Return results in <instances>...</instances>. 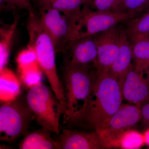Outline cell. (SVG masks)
<instances>
[{
  "label": "cell",
  "mask_w": 149,
  "mask_h": 149,
  "mask_svg": "<svg viewBox=\"0 0 149 149\" xmlns=\"http://www.w3.org/2000/svg\"><path fill=\"white\" fill-rule=\"evenodd\" d=\"M123 99L119 81L109 72H97L85 110L74 123L96 132L101 130L121 106Z\"/></svg>",
  "instance_id": "cell-1"
},
{
  "label": "cell",
  "mask_w": 149,
  "mask_h": 149,
  "mask_svg": "<svg viewBox=\"0 0 149 149\" xmlns=\"http://www.w3.org/2000/svg\"><path fill=\"white\" fill-rule=\"evenodd\" d=\"M26 26L29 35L28 45L35 51L39 65L65 112L64 86L58 74L56 62V52L53 43L43 28L35 11L29 12Z\"/></svg>",
  "instance_id": "cell-2"
},
{
  "label": "cell",
  "mask_w": 149,
  "mask_h": 149,
  "mask_svg": "<svg viewBox=\"0 0 149 149\" xmlns=\"http://www.w3.org/2000/svg\"><path fill=\"white\" fill-rule=\"evenodd\" d=\"M97 70L79 67L64 66L65 100L64 122L74 123L82 116L91 94Z\"/></svg>",
  "instance_id": "cell-3"
},
{
  "label": "cell",
  "mask_w": 149,
  "mask_h": 149,
  "mask_svg": "<svg viewBox=\"0 0 149 149\" xmlns=\"http://www.w3.org/2000/svg\"><path fill=\"white\" fill-rule=\"evenodd\" d=\"M26 99L37 123L58 135L60 120L65 111L51 88L40 83L29 88Z\"/></svg>",
  "instance_id": "cell-4"
},
{
  "label": "cell",
  "mask_w": 149,
  "mask_h": 149,
  "mask_svg": "<svg viewBox=\"0 0 149 149\" xmlns=\"http://www.w3.org/2000/svg\"><path fill=\"white\" fill-rule=\"evenodd\" d=\"M35 119L26 101L21 94L0 107V141L11 142L27 133Z\"/></svg>",
  "instance_id": "cell-5"
},
{
  "label": "cell",
  "mask_w": 149,
  "mask_h": 149,
  "mask_svg": "<svg viewBox=\"0 0 149 149\" xmlns=\"http://www.w3.org/2000/svg\"><path fill=\"white\" fill-rule=\"evenodd\" d=\"M40 14V23L52 41L56 52L65 54L77 39L74 20L52 8L46 9Z\"/></svg>",
  "instance_id": "cell-6"
},
{
  "label": "cell",
  "mask_w": 149,
  "mask_h": 149,
  "mask_svg": "<svg viewBox=\"0 0 149 149\" xmlns=\"http://www.w3.org/2000/svg\"><path fill=\"white\" fill-rule=\"evenodd\" d=\"M130 19V16L127 13L98 11L92 10L85 4L75 22L76 40L95 35L117 24L125 23Z\"/></svg>",
  "instance_id": "cell-7"
},
{
  "label": "cell",
  "mask_w": 149,
  "mask_h": 149,
  "mask_svg": "<svg viewBox=\"0 0 149 149\" xmlns=\"http://www.w3.org/2000/svg\"><path fill=\"white\" fill-rule=\"evenodd\" d=\"M122 24L94 35L97 50V73L108 72L115 60L119 51Z\"/></svg>",
  "instance_id": "cell-8"
},
{
  "label": "cell",
  "mask_w": 149,
  "mask_h": 149,
  "mask_svg": "<svg viewBox=\"0 0 149 149\" xmlns=\"http://www.w3.org/2000/svg\"><path fill=\"white\" fill-rule=\"evenodd\" d=\"M65 54V66L79 67L97 70V50L94 35L74 41Z\"/></svg>",
  "instance_id": "cell-9"
},
{
  "label": "cell",
  "mask_w": 149,
  "mask_h": 149,
  "mask_svg": "<svg viewBox=\"0 0 149 149\" xmlns=\"http://www.w3.org/2000/svg\"><path fill=\"white\" fill-rule=\"evenodd\" d=\"M58 149L104 148L96 131L63 129L56 140Z\"/></svg>",
  "instance_id": "cell-10"
},
{
  "label": "cell",
  "mask_w": 149,
  "mask_h": 149,
  "mask_svg": "<svg viewBox=\"0 0 149 149\" xmlns=\"http://www.w3.org/2000/svg\"><path fill=\"white\" fill-rule=\"evenodd\" d=\"M123 99L129 103L140 106L149 100V84L143 73L134 66L124 77L121 84Z\"/></svg>",
  "instance_id": "cell-11"
},
{
  "label": "cell",
  "mask_w": 149,
  "mask_h": 149,
  "mask_svg": "<svg viewBox=\"0 0 149 149\" xmlns=\"http://www.w3.org/2000/svg\"><path fill=\"white\" fill-rule=\"evenodd\" d=\"M141 119L140 106L131 103L121 105L102 130L113 133H123L131 129Z\"/></svg>",
  "instance_id": "cell-12"
},
{
  "label": "cell",
  "mask_w": 149,
  "mask_h": 149,
  "mask_svg": "<svg viewBox=\"0 0 149 149\" xmlns=\"http://www.w3.org/2000/svg\"><path fill=\"white\" fill-rule=\"evenodd\" d=\"M134 66L132 44L127 35L125 27L122 24L120 29L119 51L108 72L116 78L120 84Z\"/></svg>",
  "instance_id": "cell-13"
},
{
  "label": "cell",
  "mask_w": 149,
  "mask_h": 149,
  "mask_svg": "<svg viewBox=\"0 0 149 149\" xmlns=\"http://www.w3.org/2000/svg\"><path fill=\"white\" fill-rule=\"evenodd\" d=\"M51 130L42 127L41 129L28 132L18 145L20 149H58L56 140H54Z\"/></svg>",
  "instance_id": "cell-14"
},
{
  "label": "cell",
  "mask_w": 149,
  "mask_h": 149,
  "mask_svg": "<svg viewBox=\"0 0 149 149\" xmlns=\"http://www.w3.org/2000/svg\"><path fill=\"white\" fill-rule=\"evenodd\" d=\"M21 85L18 77L6 67L0 70V99L2 102L15 99L20 94Z\"/></svg>",
  "instance_id": "cell-15"
},
{
  "label": "cell",
  "mask_w": 149,
  "mask_h": 149,
  "mask_svg": "<svg viewBox=\"0 0 149 149\" xmlns=\"http://www.w3.org/2000/svg\"><path fill=\"white\" fill-rule=\"evenodd\" d=\"M130 42L134 68L144 74L149 65V36L139 37Z\"/></svg>",
  "instance_id": "cell-16"
},
{
  "label": "cell",
  "mask_w": 149,
  "mask_h": 149,
  "mask_svg": "<svg viewBox=\"0 0 149 149\" xmlns=\"http://www.w3.org/2000/svg\"><path fill=\"white\" fill-rule=\"evenodd\" d=\"M19 17H15L13 23L1 27L0 30V70L6 67L8 63L10 53L19 21Z\"/></svg>",
  "instance_id": "cell-17"
},
{
  "label": "cell",
  "mask_w": 149,
  "mask_h": 149,
  "mask_svg": "<svg viewBox=\"0 0 149 149\" xmlns=\"http://www.w3.org/2000/svg\"><path fill=\"white\" fill-rule=\"evenodd\" d=\"M86 4V0H47L45 7L40 12L52 8L65 14L74 21L79 17L83 6Z\"/></svg>",
  "instance_id": "cell-18"
},
{
  "label": "cell",
  "mask_w": 149,
  "mask_h": 149,
  "mask_svg": "<svg viewBox=\"0 0 149 149\" xmlns=\"http://www.w3.org/2000/svg\"><path fill=\"white\" fill-rule=\"evenodd\" d=\"M125 24L130 42L139 37L149 36V9L139 16L130 19Z\"/></svg>",
  "instance_id": "cell-19"
},
{
  "label": "cell",
  "mask_w": 149,
  "mask_h": 149,
  "mask_svg": "<svg viewBox=\"0 0 149 149\" xmlns=\"http://www.w3.org/2000/svg\"><path fill=\"white\" fill-rule=\"evenodd\" d=\"M88 6L98 11L127 13L124 0H93Z\"/></svg>",
  "instance_id": "cell-20"
},
{
  "label": "cell",
  "mask_w": 149,
  "mask_h": 149,
  "mask_svg": "<svg viewBox=\"0 0 149 149\" xmlns=\"http://www.w3.org/2000/svg\"><path fill=\"white\" fill-rule=\"evenodd\" d=\"M144 145L143 134L131 129L123 132L119 142L120 148L122 149H138Z\"/></svg>",
  "instance_id": "cell-21"
},
{
  "label": "cell",
  "mask_w": 149,
  "mask_h": 149,
  "mask_svg": "<svg viewBox=\"0 0 149 149\" xmlns=\"http://www.w3.org/2000/svg\"><path fill=\"white\" fill-rule=\"evenodd\" d=\"M19 72L22 82L28 89L42 83L43 72L39 64Z\"/></svg>",
  "instance_id": "cell-22"
},
{
  "label": "cell",
  "mask_w": 149,
  "mask_h": 149,
  "mask_svg": "<svg viewBox=\"0 0 149 149\" xmlns=\"http://www.w3.org/2000/svg\"><path fill=\"white\" fill-rule=\"evenodd\" d=\"M16 62L19 71L39 64L35 51L28 45L19 53Z\"/></svg>",
  "instance_id": "cell-23"
},
{
  "label": "cell",
  "mask_w": 149,
  "mask_h": 149,
  "mask_svg": "<svg viewBox=\"0 0 149 149\" xmlns=\"http://www.w3.org/2000/svg\"><path fill=\"white\" fill-rule=\"evenodd\" d=\"M126 12L131 19L149 9V0H124Z\"/></svg>",
  "instance_id": "cell-24"
},
{
  "label": "cell",
  "mask_w": 149,
  "mask_h": 149,
  "mask_svg": "<svg viewBox=\"0 0 149 149\" xmlns=\"http://www.w3.org/2000/svg\"><path fill=\"white\" fill-rule=\"evenodd\" d=\"M1 8L4 9H23L28 12L35 11L30 0H0Z\"/></svg>",
  "instance_id": "cell-25"
},
{
  "label": "cell",
  "mask_w": 149,
  "mask_h": 149,
  "mask_svg": "<svg viewBox=\"0 0 149 149\" xmlns=\"http://www.w3.org/2000/svg\"><path fill=\"white\" fill-rule=\"evenodd\" d=\"M142 119L144 125L149 127V100L144 102L140 105Z\"/></svg>",
  "instance_id": "cell-26"
},
{
  "label": "cell",
  "mask_w": 149,
  "mask_h": 149,
  "mask_svg": "<svg viewBox=\"0 0 149 149\" xmlns=\"http://www.w3.org/2000/svg\"><path fill=\"white\" fill-rule=\"evenodd\" d=\"M30 1L33 6L35 5L40 12L45 7L47 0H30Z\"/></svg>",
  "instance_id": "cell-27"
},
{
  "label": "cell",
  "mask_w": 149,
  "mask_h": 149,
  "mask_svg": "<svg viewBox=\"0 0 149 149\" xmlns=\"http://www.w3.org/2000/svg\"><path fill=\"white\" fill-rule=\"evenodd\" d=\"M144 140H145V145H147L149 147V127L143 133Z\"/></svg>",
  "instance_id": "cell-28"
},
{
  "label": "cell",
  "mask_w": 149,
  "mask_h": 149,
  "mask_svg": "<svg viewBox=\"0 0 149 149\" xmlns=\"http://www.w3.org/2000/svg\"><path fill=\"white\" fill-rule=\"evenodd\" d=\"M144 75H145V77L146 78L147 81H148L149 84V65L147 67V69H146V71H145Z\"/></svg>",
  "instance_id": "cell-29"
},
{
  "label": "cell",
  "mask_w": 149,
  "mask_h": 149,
  "mask_svg": "<svg viewBox=\"0 0 149 149\" xmlns=\"http://www.w3.org/2000/svg\"><path fill=\"white\" fill-rule=\"evenodd\" d=\"M86 5L89 6L91 5V3L93 1V0H86Z\"/></svg>",
  "instance_id": "cell-30"
}]
</instances>
